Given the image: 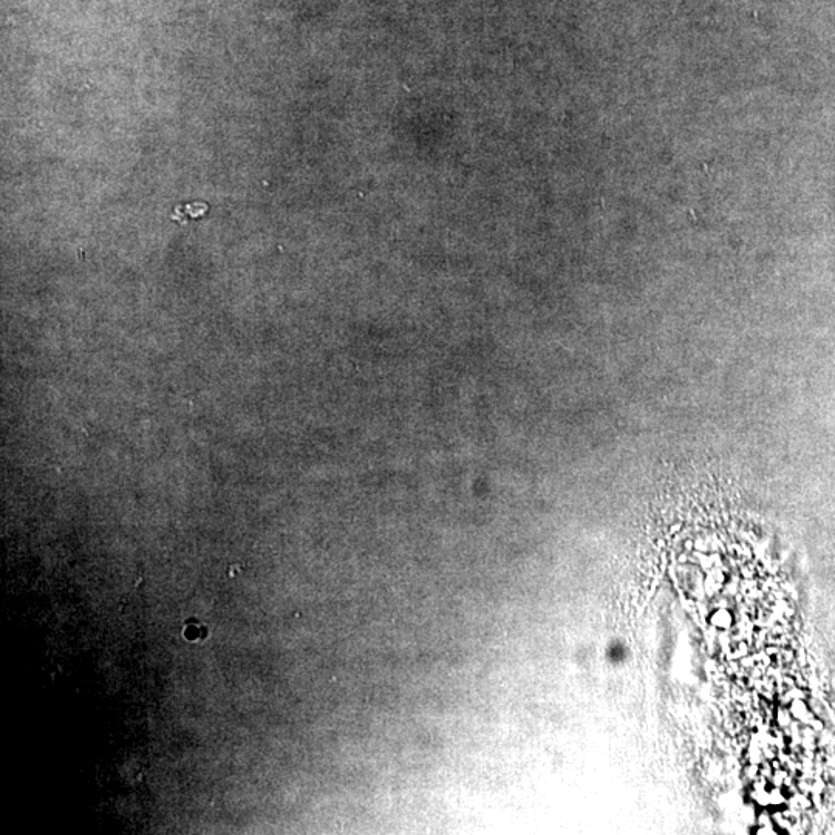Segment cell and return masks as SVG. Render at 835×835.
<instances>
[{
	"instance_id": "6da1fadb",
	"label": "cell",
	"mask_w": 835,
	"mask_h": 835,
	"mask_svg": "<svg viewBox=\"0 0 835 835\" xmlns=\"http://www.w3.org/2000/svg\"><path fill=\"white\" fill-rule=\"evenodd\" d=\"M206 212H208V205L206 203L178 206L174 214H172V219L183 220L185 217H188V219H200Z\"/></svg>"
}]
</instances>
